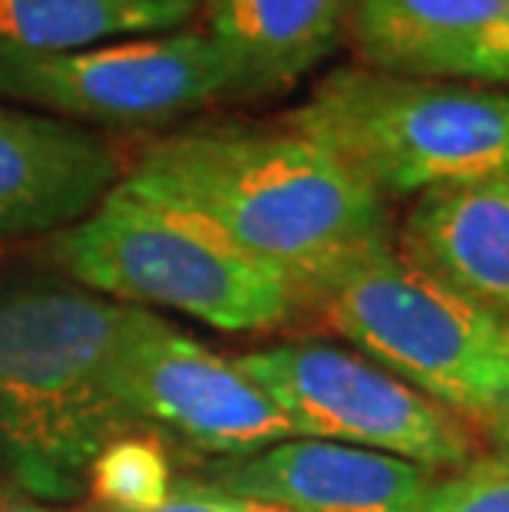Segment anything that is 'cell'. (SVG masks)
<instances>
[{
	"mask_svg": "<svg viewBox=\"0 0 509 512\" xmlns=\"http://www.w3.org/2000/svg\"><path fill=\"white\" fill-rule=\"evenodd\" d=\"M136 185L262 261L298 301L357 255L394 242L387 202L291 126H192L136 156Z\"/></svg>",
	"mask_w": 509,
	"mask_h": 512,
	"instance_id": "obj_1",
	"label": "cell"
},
{
	"mask_svg": "<svg viewBox=\"0 0 509 512\" xmlns=\"http://www.w3.org/2000/svg\"><path fill=\"white\" fill-rule=\"evenodd\" d=\"M123 318L86 291L0 294V470L34 503L77 499L96 456L139 433L116 390Z\"/></svg>",
	"mask_w": 509,
	"mask_h": 512,
	"instance_id": "obj_2",
	"label": "cell"
},
{
	"mask_svg": "<svg viewBox=\"0 0 509 512\" xmlns=\"http://www.w3.org/2000/svg\"><path fill=\"white\" fill-rule=\"evenodd\" d=\"M285 126L384 202L509 172V90L440 76L331 70Z\"/></svg>",
	"mask_w": 509,
	"mask_h": 512,
	"instance_id": "obj_3",
	"label": "cell"
},
{
	"mask_svg": "<svg viewBox=\"0 0 509 512\" xmlns=\"http://www.w3.org/2000/svg\"><path fill=\"white\" fill-rule=\"evenodd\" d=\"M53 258L93 294L186 314L215 331L278 328L301 304L278 271L133 179H119L90 215L63 228Z\"/></svg>",
	"mask_w": 509,
	"mask_h": 512,
	"instance_id": "obj_4",
	"label": "cell"
},
{
	"mask_svg": "<svg viewBox=\"0 0 509 512\" xmlns=\"http://www.w3.org/2000/svg\"><path fill=\"white\" fill-rule=\"evenodd\" d=\"M301 304L470 427L486 430L509 410V324L427 278L394 242L341 265Z\"/></svg>",
	"mask_w": 509,
	"mask_h": 512,
	"instance_id": "obj_5",
	"label": "cell"
},
{
	"mask_svg": "<svg viewBox=\"0 0 509 512\" xmlns=\"http://www.w3.org/2000/svg\"><path fill=\"white\" fill-rule=\"evenodd\" d=\"M295 437L387 453L433 473L476 456L473 427L377 367L354 347L318 341L272 344L235 357Z\"/></svg>",
	"mask_w": 509,
	"mask_h": 512,
	"instance_id": "obj_6",
	"label": "cell"
},
{
	"mask_svg": "<svg viewBox=\"0 0 509 512\" xmlns=\"http://www.w3.org/2000/svg\"><path fill=\"white\" fill-rule=\"evenodd\" d=\"M0 96L103 126H156L245 96L242 76L205 30L133 37L37 60H0Z\"/></svg>",
	"mask_w": 509,
	"mask_h": 512,
	"instance_id": "obj_7",
	"label": "cell"
},
{
	"mask_svg": "<svg viewBox=\"0 0 509 512\" xmlns=\"http://www.w3.org/2000/svg\"><path fill=\"white\" fill-rule=\"evenodd\" d=\"M116 390L139 430L153 427L219 460L295 437L235 357L215 354L199 337L129 304L119 334Z\"/></svg>",
	"mask_w": 509,
	"mask_h": 512,
	"instance_id": "obj_8",
	"label": "cell"
},
{
	"mask_svg": "<svg viewBox=\"0 0 509 512\" xmlns=\"http://www.w3.org/2000/svg\"><path fill=\"white\" fill-rule=\"evenodd\" d=\"M202 479L288 512H427L440 473L361 446L291 437L212 460Z\"/></svg>",
	"mask_w": 509,
	"mask_h": 512,
	"instance_id": "obj_9",
	"label": "cell"
},
{
	"mask_svg": "<svg viewBox=\"0 0 509 512\" xmlns=\"http://www.w3.org/2000/svg\"><path fill=\"white\" fill-rule=\"evenodd\" d=\"M116 182L119 156L106 139L0 103V238L77 225Z\"/></svg>",
	"mask_w": 509,
	"mask_h": 512,
	"instance_id": "obj_10",
	"label": "cell"
},
{
	"mask_svg": "<svg viewBox=\"0 0 509 512\" xmlns=\"http://www.w3.org/2000/svg\"><path fill=\"white\" fill-rule=\"evenodd\" d=\"M394 248L427 278L509 324V172L410 199Z\"/></svg>",
	"mask_w": 509,
	"mask_h": 512,
	"instance_id": "obj_11",
	"label": "cell"
},
{
	"mask_svg": "<svg viewBox=\"0 0 509 512\" xmlns=\"http://www.w3.org/2000/svg\"><path fill=\"white\" fill-rule=\"evenodd\" d=\"M245 96L288 90L348 40L357 0H196Z\"/></svg>",
	"mask_w": 509,
	"mask_h": 512,
	"instance_id": "obj_12",
	"label": "cell"
},
{
	"mask_svg": "<svg viewBox=\"0 0 509 512\" xmlns=\"http://www.w3.org/2000/svg\"><path fill=\"white\" fill-rule=\"evenodd\" d=\"M196 0H0V60L63 57L186 30Z\"/></svg>",
	"mask_w": 509,
	"mask_h": 512,
	"instance_id": "obj_13",
	"label": "cell"
},
{
	"mask_svg": "<svg viewBox=\"0 0 509 512\" xmlns=\"http://www.w3.org/2000/svg\"><path fill=\"white\" fill-rule=\"evenodd\" d=\"M506 0H357L348 43L361 67L424 76L440 53L473 37Z\"/></svg>",
	"mask_w": 509,
	"mask_h": 512,
	"instance_id": "obj_14",
	"label": "cell"
},
{
	"mask_svg": "<svg viewBox=\"0 0 509 512\" xmlns=\"http://www.w3.org/2000/svg\"><path fill=\"white\" fill-rule=\"evenodd\" d=\"M172 483L176 476L162 446L146 433H129L96 456L86 486L103 512H149L169 496Z\"/></svg>",
	"mask_w": 509,
	"mask_h": 512,
	"instance_id": "obj_15",
	"label": "cell"
},
{
	"mask_svg": "<svg viewBox=\"0 0 509 512\" xmlns=\"http://www.w3.org/2000/svg\"><path fill=\"white\" fill-rule=\"evenodd\" d=\"M427 512H509V453H476L460 470L440 473Z\"/></svg>",
	"mask_w": 509,
	"mask_h": 512,
	"instance_id": "obj_16",
	"label": "cell"
},
{
	"mask_svg": "<svg viewBox=\"0 0 509 512\" xmlns=\"http://www.w3.org/2000/svg\"><path fill=\"white\" fill-rule=\"evenodd\" d=\"M424 76L509 90V0L490 24L480 27L463 43H457L453 50L440 53Z\"/></svg>",
	"mask_w": 509,
	"mask_h": 512,
	"instance_id": "obj_17",
	"label": "cell"
},
{
	"mask_svg": "<svg viewBox=\"0 0 509 512\" xmlns=\"http://www.w3.org/2000/svg\"><path fill=\"white\" fill-rule=\"evenodd\" d=\"M149 512H288V509L225 493L219 486H209L205 479H176L169 496Z\"/></svg>",
	"mask_w": 509,
	"mask_h": 512,
	"instance_id": "obj_18",
	"label": "cell"
},
{
	"mask_svg": "<svg viewBox=\"0 0 509 512\" xmlns=\"http://www.w3.org/2000/svg\"><path fill=\"white\" fill-rule=\"evenodd\" d=\"M486 437L496 443V450H506L509 453V410L500 413V417H496L490 427H486Z\"/></svg>",
	"mask_w": 509,
	"mask_h": 512,
	"instance_id": "obj_19",
	"label": "cell"
},
{
	"mask_svg": "<svg viewBox=\"0 0 509 512\" xmlns=\"http://www.w3.org/2000/svg\"><path fill=\"white\" fill-rule=\"evenodd\" d=\"M7 512H80V509H67V506H50V503H20V506H10Z\"/></svg>",
	"mask_w": 509,
	"mask_h": 512,
	"instance_id": "obj_20",
	"label": "cell"
}]
</instances>
